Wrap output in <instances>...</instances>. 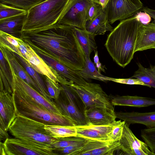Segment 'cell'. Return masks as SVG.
<instances>
[{"label": "cell", "mask_w": 155, "mask_h": 155, "mask_svg": "<svg viewBox=\"0 0 155 155\" xmlns=\"http://www.w3.org/2000/svg\"><path fill=\"white\" fill-rule=\"evenodd\" d=\"M17 115L8 128L14 137L49 145L57 141L58 138L51 136L46 130L44 124L19 113Z\"/></svg>", "instance_id": "cell-5"}, {"label": "cell", "mask_w": 155, "mask_h": 155, "mask_svg": "<svg viewBox=\"0 0 155 155\" xmlns=\"http://www.w3.org/2000/svg\"><path fill=\"white\" fill-rule=\"evenodd\" d=\"M84 145L69 146L62 148L55 149L54 152L56 155H74L81 149Z\"/></svg>", "instance_id": "cell-39"}, {"label": "cell", "mask_w": 155, "mask_h": 155, "mask_svg": "<svg viewBox=\"0 0 155 155\" xmlns=\"http://www.w3.org/2000/svg\"><path fill=\"white\" fill-rule=\"evenodd\" d=\"M2 144L5 155H56L51 145L25 139L8 138Z\"/></svg>", "instance_id": "cell-7"}, {"label": "cell", "mask_w": 155, "mask_h": 155, "mask_svg": "<svg viewBox=\"0 0 155 155\" xmlns=\"http://www.w3.org/2000/svg\"><path fill=\"white\" fill-rule=\"evenodd\" d=\"M45 128L50 135L57 138L77 136L74 126L45 125Z\"/></svg>", "instance_id": "cell-28"}, {"label": "cell", "mask_w": 155, "mask_h": 155, "mask_svg": "<svg viewBox=\"0 0 155 155\" xmlns=\"http://www.w3.org/2000/svg\"><path fill=\"white\" fill-rule=\"evenodd\" d=\"M94 1L69 0L57 23L86 30L87 12Z\"/></svg>", "instance_id": "cell-9"}, {"label": "cell", "mask_w": 155, "mask_h": 155, "mask_svg": "<svg viewBox=\"0 0 155 155\" xmlns=\"http://www.w3.org/2000/svg\"><path fill=\"white\" fill-rule=\"evenodd\" d=\"M135 15L139 21L143 25H145L150 23L151 20L150 16L145 12H140L137 13Z\"/></svg>", "instance_id": "cell-42"}, {"label": "cell", "mask_w": 155, "mask_h": 155, "mask_svg": "<svg viewBox=\"0 0 155 155\" xmlns=\"http://www.w3.org/2000/svg\"><path fill=\"white\" fill-rule=\"evenodd\" d=\"M0 51L2 53L8 64L12 67L15 73L43 96L40 88L19 62L14 53L8 48L1 46H0Z\"/></svg>", "instance_id": "cell-17"}, {"label": "cell", "mask_w": 155, "mask_h": 155, "mask_svg": "<svg viewBox=\"0 0 155 155\" xmlns=\"http://www.w3.org/2000/svg\"><path fill=\"white\" fill-rule=\"evenodd\" d=\"M28 11L12 5L0 3V20L20 15Z\"/></svg>", "instance_id": "cell-33"}, {"label": "cell", "mask_w": 155, "mask_h": 155, "mask_svg": "<svg viewBox=\"0 0 155 155\" xmlns=\"http://www.w3.org/2000/svg\"><path fill=\"white\" fill-rule=\"evenodd\" d=\"M28 11L14 17L0 20V31L20 38Z\"/></svg>", "instance_id": "cell-22"}, {"label": "cell", "mask_w": 155, "mask_h": 155, "mask_svg": "<svg viewBox=\"0 0 155 155\" xmlns=\"http://www.w3.org/2000/svg\"><path fill=\"white\" fill-rule=\"evenodd\" d=\"M69 0H46L28 11L22 32L41 30L57 23Z\"/></svg>", "instance_id": "cell-4"}, {"label": "cell", "mask_w": 155, "mask_h": 155, "mask_svg": "<svg viewBox=\"0 0 155 155\" xmlns=\"http://www.w3.org/2000/svg\"><path fill=\"white\" fill-rule=\"evenodd\" d=\"M121 121H116L112 124L106 125L74 126L77 136L89 139L110 141V135L113 128Z\"/></svg>", "instance_id": "cell-15"}, {"label": "cell", "mask_w": 155, "mask_h": 155, "mask_svg": "<svg viewBox=\"0 0 155 155\" xmlns=\"http://www.w3.org/2000/svg\"><path fill=\"white\" fill-rule=\"evenodd\" d=\"M85 115L89 125H109L114 123L116 118L114 110L99 107L86 109Z\"/></svg>", "instance_id": "cell-16"}, {"label": "cell", "mask_w": 155, "mask_h": 155, "mask_svg": "<svg viewBox=\"0 0 155 155\" xmlns=\"http://www.w3.org/2000/svg\"><path fill=\"white\" fill-rule=\"evenodd\" d=\"M109 0H99V2L104 8L107 5Z\"/></svg>", "instance_id": "cell-46"}, {"label": "cell", "mask_w": 155, "mask_h": 155, "mask_svg": "<svg viewBox=\"0 0 155 155\" xmlns=\"http://www.w3.org/2000/svg\"><path fill=\"white\" fill-rule=\"evenodd\" d=\"M155 49V22L143 25L137 37L134 52Z\"/></svg>", "instance_id": "cell-20"}, {"label": "cell", "mask_w": 155, "mask_h": 155, "mask_svg": "<svg viewBox=\"0 0 155 155\" xmlns=\"http://www.w3.org/2000/svg\"><path fill=\"white\" fill-rule=\"evenodd\" d=\"M113 106L143 107L155 105V98L137 96H109Z\"/></svg>", "instance_id": "cell-21"}, {"label": "cell", "mask_w": 155, "mask_h": 155, "mask_svg": "<svg viewBox=\"0 0 155 155\" xmlns=\"http://www.w3.org/2000/svg\"><path fill=\"white\" fill-rule=\"evenodd\" d=\"M19 39V38L0 31V46L5 47L23 57L20 50Z\"/></svg>", "instance_id": "cell-29"}, {"label": "cell", "mask_w": 155, "mask_h": 155, "mask_svg": "<svg viewBox=\"0 0 155 155\" xmlns=\"http://www.w3.org/2000/svg\"><path fill=\"white\" fill-rule=\"evenodd\" d=\"M74 33L85 53V56L90 58L91 53L97 50V46L94 38L95 35L86 30L73 27Z\"/></svg>", "instance_id": "cell-24"}, {"label": "cell", "mask_w": 155, "mask_h": 155, "mask_svg": "<svg viewBox=\"0 0 155 155\" xmlns=\"http://www.w3.org/2000/svg\"><path fill=\"white\" fill-rule=\"evenodd\" d=\"M143 25L135 15L120 21L108 36L104 45L120 66L124 68L133 58L137 37Z\"/></svg>", "instance_id": "cell-2"}, {"label": "cell", "mask_w": 155, "mask_h": 155, "mask_svg": "<svg viewBox=\"0 0 155 155\" xmlns=\"http://www.w3.org/2000/svg\"><path fill=\"white\" fill-rule=\"evenodd\" d=\"M9 138L8 131H5L0 128V140L4 141L7 138Z\"/></svg>", "instance_id": "cell-45"}, {"label": "cell", "mask_w": 155, "mask_h": 155, "mask_svg": "<svg viewBox=\"0 0 155 155\" xmlns=\"http://www.w3.org/2000/svg\"><path fill=\"white\" fill-rule=\"evenodd\" d=\"M107 15L103 9L101 13L91 21H87L85 29L95 35H104L107 31H112L114 28L111 25Z\"/></svg>", "instance_id": "cell-23"}, {"label": "cell", "mask_w": 155, "mask_h": 155, "mask_svg": "<svg viewBox=\"0 0 155 155\" xmlns=\"http://www.w3.org/2000/svg\"><path fill=\"white\" fill-rule=\"evenodd\" d=\"M57 141L51 145L54 150L62 148L69 146L84 145L87 139L78 136L58 138Z\"/></svg>", "instance_id": "cell-31"}, {"label": "cell", "mask_w": 155, "mask_h": 155, "mask_svg": "<svg viewBox=\"0 0 155 155\" xmlns=\"http://www.w3.org/2000/svg\"><path fill=\"white\" fill-rule=\"evenodd\" d=\"M140 136L155 155V127L141 130Z\"/></svg>", "instance_id": "cell-34"}, {"label": "cell", "mask_w": 155, "mask_h": 155, "mask_svg": "<svg viewBox=\"0 0 155 155\" xmlns=\"http://www.w3.org/2000/svg\"><path fill=\"white\" fill-rule=\"evenodd\" d=\"M46 0H0V3L9 4L18 8L28 11Z\"/></svg>", "instance_id": "cell-32"}, {"label": "cell", "mask_w": 155, "mask_h": 155, "mask_svg": "<svg viewBox=\"0 0 155 155\" xmlns=\"http://www.w3.org/2000/svg\"><path fill=\"white\" fill-rule=\"evenodd\" d=\"M107 81H111L113 82L122 84L130 85H139L148 87L140 79L137 78H115L107 77Z\"/></svg>", "instance_id": "cell-41"}, {"label": "cell", "mask_w": 155, "mask_h": 155, "mask_svg": "<svg viewBox=\"0 0 155 155\" xmlns=\"http://www.w3.org/2000/svg\"><path fill=\"white\" fill-rule=\"evenodd\" d=\"M120 146L119 141H115L93 150L91 155H112L115 151L119 150Z\"/></svg>", "instance_id": "cell-35"}, {"label": "cell", "mask_w": 155, "mask_h": 155, "mask_svg": "<svg viewBox=\"0 0 155 155\" xmlns=\"http://www.w3.org/2000/svg\"><path fill=\"white\" fill-rule=\"evenodd\" d=\"M11 71L12 79L36 102L45 107L50 111L61 114L54 101H49L45 98L38 92L16 74L12 67L8 65Z\"/></svg>", "instance_id": "cell-18"}, {"label": "cell", "mask_w": 155, "mask_h": 155, "mask_svg": "<svg viewBox=\"0 0 155 155\" xmlns=\"http://www.w3.org/2000/svg\"><path fill=\"white\" fill-rule=\"evenodd\" d=\"M138 69L131 78H137L150 87L155 88V65L149 68H144L140 63H137Z\"/></svg>", "instance_id": "cell-26"}, {"label": "cell", "mask_w": 155, "mask_h": 155, "mask_svg": "<svg viewBox=\"0 0 155 155\" xmlns=\"http://www.w3.org/2000/svg\"><path fill=\"white\" fill-rule=\"evenodd\" d=\"M109 140H101L87 139L82 148L74 155H91L93 150L113 143Z\"/></svg>", "instance_id": "cell-30"}, {"label": "cell", "mask_w": 155, "mask_h": 155, "mask_svg": "<svg viewBox=\"0 0 155 155\" xmlns=\"http://www.w3.org/2000/svg\"><path fill=\"white\" fill-rule=\"evenodd\" d=\"M69 86L79 96L86 109L99 107L114 110L110 96L99 84L88 82L84 85L73 83Z\"/></svg>", "instance_id": "cell-8"}, {"label": "cell", "mask_w": 155, "mask_h": 155, "mask_svg": "<svg viewBox=\"0 0 155 155\" xmlns=\"http://www.w3.org/2000/svg\"><path fill=\"white\" fill-rule=\"evenodd\" d=\"M0 128L8 131L17 116L12 95L4 90L0 91Z\"/></svg>", "instance_id": "cell-14"}, {"label": "cell", "mask_w": 155, "mask_h": 155, "mask_svg": "<svg viewBox=\"0 0 155 155\" xmlns=\"http://www.w3.org/2000/svg\"><path fill=\"white\" fill-rule=\"evenodd\" d=\"M125 123V122L124 121H121L114 127L110 133V141L112 142L119 141L122 134L123 128Z\"/></svg>", "instance_id": "cell-40"}, {"label": "cell", "mask_w": 155, "mask_h": 155, "mask_svg": "<svg viewBox=\"0 0 155 155\" xmlns=\"http://www.w3.org/2000/svg\"><path fill=\"white\" fill-rule=\"evenodd\" d=\"M12 96L16 113L45 125L75 126L70 119L61 114L52 112L36 102L13 79Z\"/></svg>", "instance_id": "cell-3"}, {"label": "cell", "mask_w": 155, "mask_h": 155, "mask_svg": "<svg viewBox=\"0 0 155 155\" xmlns=\"http://www.w3.org/2000/svg\"><path fill=\"white\" fill-rule=\"evenodd\" d=\"M45 77V82L50 96L54 100L57 99L59 96L61 88V84L55 83L47 77Z\"/></svg>", "instance_id": "cell-37"}, {"label": "cell", "mask_w": 155, "mask_h": 155, "mask_svg": "<svg viewBox=\"0 0 155 155\" xmlns=\"http://www.w3.org/2000/svg\"><path fill=\"white\" fill-rule=\"evenodd\" d=\"M129 126L125 123L121 138L119 140V150L129 155H155L147 144L138 139L134 134Z\"/></svg>", "instance_id": "cell-11"}, {"label": "cell", "mask_w": 155, "mask_h": 155, "mask_svg": "<svg viewBox=\"0 0 155 155\" xmlns=\"http://www.w3.org/2000/svg\"><path fill=\"white\" fill-rule=\"evenodd\" d=\"M20 38L32 49L72 70L84 67L85 55L72 27L57 23L39 30L22 32Z\"/></svg>", "instance_id": "cell-1"}, {"label": "cell", "mask_w": 155, "mask_h": 155, "mask_svg": "<svg viewBox=\"0 0 155 155\" xmlns=\"http://www.w3.org/2000/svg\"><path fill=\"white\" fill-rule=\"evenodd\" d=\"M116 118L120 119L129 125L138 124L145 125L147 128L155 127V111L149 112H115Z\"/></svg>", "instance_id": "cell-19"}, {"label": "cell", "mask_w": 155, "mask_h": 155, "mask_svg": "<svg viewBox=\"0 0 155 155\" xmlns=\"http://www.w3.org/2000/svg\"><path fill=\"white\" fill-rule=\"evenodd\" d=\"M142 11L148 14L151 18L154 19L153 22H155V10L152 9L147 7L143 8Z\"/></svg>", "instance_id": "cell-44"}, {"label": "cell", "mask_w": 155, "mask_h": 155, "mask_svg": "<svg viewBox=\"0 0 155 155\" xmlns=\"http://www.w3.org/2000/svg\"><path fill=\"white\" fill-rule=\"evenodd\" d=\"M33 49L48 65L63 77L78 85H85L88 83L78 71L70 69L39 50Z\"/></svg>", "instance_id": "cell-13"}, {"label": "cell", "mask_w": 155, "mask_h": 155, "mask_svg": "<svg viewBox=\"0 0 155 155\" xmlns=\"http://www.w3.org/2000/svg\"><path fill=\"white\" fill-rule=\"evenodd\" d=\"M94 52H95V55L94 58V60L96 67L97 68L98 71L100 73H101L102 71L105 72L104 68L105 67L102 65L101 63L99 61L97 51L96 50Z\"/></svg>", "instance_id": "cell-43"}, {"label": "cell", "mask_w": 155, "mask_h": 155, "mask_svg": "<svg viewBox=\"0 0 155 155\" xmlns=\"http://www.w3.org/2000/svg\"><path fill=\"white\" fill-rule=\"evenodd\" d=\"M103 9L100 2L93 1L87 12V21H91L94 19L101 13Z\"/></svg>", "instance_id": "cell-38"}, {"label": "cell", "mask_w": 155, "mask_h": 155, "mask_svg": "<svg viewBox=\"0 0 155 155\" xmlns=\"http://www.w3.org/2000/svg\"><path fill=\"white\" fill-rule=\"evenodd\" d=\"M25 60L30 66L38 73L47 77L55 83L69 85L74 83L60 75L48 65L29 45Z\"/></svg>", "instance_id": "cell-12"}, {"label": "cell", "mask_w": 155, "mask_h": 155, "mask_svg": "<svg viewBox=\"0 0 155 155\" xmlns=\"http://www.w3.org/2000/svg\"><path fill=\"white\" fill-rule=\"evenodd\" d=\"M94 1H95V2H99V0H94Z\"/></svg>", "instance_id": "cell-47"}, {"label": "cell", "mask_w": 155, "mask_h": 155, "mask_svg": "<svg viewBox=\"0 0 155 155\" xmlns=\"http://www.w3.org/2000/svg\"><path fill=\"white\" fill-rule=\"evenodd\" d=\"M143 7L140 0H109L103 9L113 24L134 16Z\"/></svg>", "instance_id": "cell-10"}, {"label": "cell", "mask_w": 155, "mask_h": 155, "mask_svg": "<svg viewBox=\"0 0 155 155\" xmlns=\"http://www.w3.org/2000/svg\"><path fill=\"white\" fill-rule=\"evenodd\" d=\"M0 52V75L3 76L7 80L13 89L12 77L11 71L1 51Z\"/></svg>", "instance_id": "cell-36"}, {"label": "cell", "mask_w": 155, "mask_h": 155, "mask_svg": "<svg viewBox=\"0 0 155 155\" xmlns=\"http://www.w3.org/2000/svg\"><path fill=\"white\" fill-rule=\"evenodd\" d=\"M60 84V94L54 101L61 114L71 120L75 126L89 125L85 115L86 107L82 100L69 85Z\"/></svg>", "instance_id": "cell-6"}, {"label": "cell", "mask_w": 155, "mask_h": 155, "mask_svg": "<svg viewBox=\"0 0 155 155\" xmlns=\"http://www.w3.org/2000/svg\"><path fill=\"white\" fill-rule=\"evenodd\" d=\"M84 67L78 72L86 81L91 79H94L103 81H106V76L100 73L96 69L94 64L91 61L90 58L85 57Z\"/></svg>", "instance_id": "cell-27"}, {"label": "cell", "mask_w": 155, "mask_h": 155, "mask_svg": "<svg viewBox=\"0 0 155 155\" xmlns=\"http://www.w3.org/2000/svg\"><path fill=\"white\" fill-rule=\"evenodd\" d=\"M14 53L19 62L39 87L42 92L43 96L47 100L52 101H54V100L50 96L45 82L40 75V74L31 67L23 57L21 56L16 53Z\"/></svg>", "instance_id": "cell-25"}]
</instances>
